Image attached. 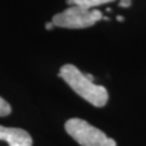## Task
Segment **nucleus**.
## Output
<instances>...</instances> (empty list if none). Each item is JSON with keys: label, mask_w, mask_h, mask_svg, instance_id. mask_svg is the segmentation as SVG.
I'll return each instance as SVG.
<instances>
[{"label": "nucleus", "mask_w": 146, "mask_h": 146, "mask_svg": "<svg viewBox=\"0 0 146 146\" xmlns=\"http://www.w3.org/2000/svg\"><path fill=\"white\" fill-rule=\"evenodd\" d=\"M58 77H61L79 96L95 107H103L107 104L108 92L106 88L95 84L73 64L63 65Z\"/></svg>", "instance_id": "nucleus-1"}, {"label": "nucleus", "mask_w": 146, "mask_h": 146, "mask_svg": "<svg viewBox=\"0 0 146 146\" xmlns=\"http://www.w3.org/2000/svg\"><path fill=\"white\" fill-rule=\"evenodd\" d=\"M102 19V12L96 9L90 10L80 5H70L63 12L55 14L51 22L55 27L79 29L92 26Z\"/></svg>", "instance_id": "nucleus-2"}, {"label": "nucleus", "mask_w": 146, "mask_h": 146, "mask_svg": "<svg viewBox=\"0 0 146 146\" xmlns=\"http://www.w3.org/2000/svg\"><path fill=\"white\" fill-rule=\"evenodd\" d=\"M65 130L81 146H104L107 139L103 131L80 118L68 119L65 122Z\"/></svg>", "instance_id": "nucleus-3"}, {"label": "nucleus", "mask_w": 146, "mask_h": 146, "mask_svg": "<svg viewBox=\"0 0 146 146\" xmlns=\"http://www.w3.org/2000/svg\"><path fill=\"white\" fill-rule=\"evenodd\" d=\"M0 140L9 146H33L31 134L21 128H8L0 125Z\"/></svg>", "instance_id": "nucleus-4"}, {"label": "nucleus", "mask_w": 146, "mask_h": 146, "mask_svg": "<svg viewBox=\"0 0 146 146\" xmlns=\"http://www.w3.org/2000/svg\"><path fill=\"white\" fill-rule=\"evenodd\" d=\"M115 0H66V3L68 5H80L86 9H94L99 5L110 3Z\"/></svg>", "instance_id": "nucleus-5"}, {"label": "nucleus", "mask_w": 146, "mask_h": 146, "mask_svg": "<svg viewBox=\"0 0 146 146\" xmlns=\"http://www.w3.org/2000/svg\"><path fill=\"white\" fill-rule=\"evenodd\" d=\"M11 106L10 104L0 96V117L8 116L11 113Z\"/></svg>", "instance_id": "nucleus-6"}, {"label": "nucleus", "mask_w": 146, "mask_h": 146, "mask_svg": "<svg viewBox=\"0 0 146 146\" xmlns=\"http://www.w3.org/2000/svg\"><path fill=\"white\" fill-rule=\"evenodd\" d=\"M131 5V0H120L119 7L121 8H129Z\"/></svg>", "instance_id": "nucleus-7"}, {"label": "nucleus", "mask_w": 146, "mask_h": 146, "mask_svg": "<svg viewBox=\"0 0 146 146\" xmlns=\"http://www.w3.org/2000/svg\"><path fill=\"white\" fill-rule=\"evenodd\" d=\"M104 146H117V143H116L115 140H113V139H110V137H107Z\"/></svg>", "instance_id": "nucleus-8"}, {"label": "nucleus", "mask_w": 146, "mask_h": 146, "mask_svg": "<svg viewBox=\"0 0 146 146\" xmlns=\"http://www.w3.org/2000/svg\"><path fill=\"white\" fill-rule=\"evenodd\" d=\"M54 24H53L52 22H47L46 23V29L47 31H50V29H52V28H54Z\"/></svg>", "instance_id": "nucleus-9"}, {"label": "nucleus", "mask_w": 146, "mask_h": 146, "mask_svg": "<svg viewBox=\"0 0 146 146\" xmlns=\"http://www.w3.org/2000/svg\"><path fill=\"white\" fill-rule=\"evenodd\" d=\"M117 20L120 22H122V21H125V17H123V16H117Z\"/></svg>", "instance_id": "nucleus-10"}]
</instances>
